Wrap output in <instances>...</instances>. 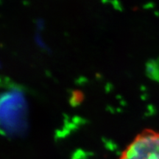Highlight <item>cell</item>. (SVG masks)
I'll use <instances>...</instances> for the list:
<instances>
[{"label":"cell","instance_id":"1","mask_svg":"<svg viewBox=\"0 0 159 159\" xmlns=\"http://www.w3.org/2000/svg\"><path fill=\"white\" fill-rule=\"evenodd\" d=\"M119 159H159V133L143 131L128 145Z\"/></svg>","mask_w":159,"mask_h":159}]
</instances>
